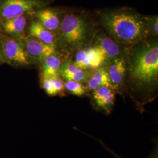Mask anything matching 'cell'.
I'll use <instances>...</instances> for the list:
<instances>
[{
    "instance_id": "1",
    "label": "cell",
    "mask_w": 158,
    "mask_h": 158,
    "mask_svg": "<svg viewBox=\"0 0 158 158\" xmlns=\"http://www.w3.org/2000/svg\"><path fill=\"white\" fill-rule=\"evenodd\" d=\"M100 20L110 36L119 44L133 45L148 35L145 17L132 10L103 12Z\"/></svg>"
},
{
    "instance_id": "2",
    "label": "cell",
    "mask_w": 158,
    "mask_h": 158,
    "mask_svg": "<svg viewBox=\"0 0 158 158\" xmlns=\"http://www.w3.org/2000/svg\"><path fill=\"white\" fill-rule=\"evenodd\" d=\"M130 76L141 89H152L158 80V45L156 42L145 44L134 55L130 65Z\"/></svg>"
},
{
    "instance_id": "3",
    "label": "cell",
    "mask_w": 158,
    "mask_h": 158,
    "mask_svg": "<svg viewBox=\"0 0 158 158\" xmlns=\"http://www.w3.org/2000/svg\"><path fill=\"white\" fill-rule=\"evenodd\" d=\"M92 34L90 23L83 15L68 12L61 20L56 34L57 44L75 47L81 45L90 38Z\"/></svg>"
},
{
    "instance_id": "4",
    "label": "cell",
    "mask_w": 158,
    "mask_h": 158,
    "mask_svg": "<svg viewBox=\"0 0 158 158\" xmlns=\"http://www.w3.org/2000/svg\"><path fill=\"white\" fill-rule=\"evenodd\" d=\"M0 49L4 64L14 68H25L33 63L25 49L22 40L0 33Z\"/></svg>"
},
{
    "instance_id": "5",
    "label": "cell",
    "mask_w": 158,
    "mask_h": 158,
    "mask_svg": "<svg viewBox=\"0 0 158 158\" xmlns=\"http://www.w3.org/2000/svg\"><path fill=\"white\" fill-rule=\"evenodd\" d=\"M53 0H0V19L29 15L48 7Z\"/></svg>"
},
{
    "instance_id": "6",
    "label": "cell",
    "mask_w": 158,
    "mask_h": 158,
    "mask_svg": "<svg viewBox=\"0 0 158 158\" xmlns=\"http://www.w3.org/2000/svg\"><path fill=\"white\" fill-rule=\"evenodd\" d=\"M106 60L102 49L94 45L78 51L73 63L78 68L88 71L100 68Z\"/></svg>"
},
{
    "instance_id": "7",
    "label": "cell",
    "mask_w": 158,
    "mask_h": 158,
    "mask_svg": "<svg viewBox=\"0 0 158 158\" xmlns=\"http://www.w3.org/2000/svg\"><path fill=\"white\" fill-rule=\"evenodd\" d=\"M25 49L32 63L40 64L51 55L57 52V46L47 45L29 36L21 39Z\"/></svg>"
},
{
    "instance_id": "8",
    "label": "cell",
    "mask_w": 158,
    "mask_h": 158,
    "mask_svg": "<svg viewBox=\"0 0 158 158\" xmlns=\"http://www.w3.org/2000/svg\"><path fill=\"white\" fill-rule=\"evenodd\" d=\"M30 17L23 15L12 18L0 19V33L15 39H23L27 36Z\"/></svg>"
},
{
    "instance_id": "9",
    "label": "cell",
    "mask_w": 158,
    "mask_h": 158,
    "mask_svg": "<svg viewBox=\"0 0 158 158\" xmlns=\"http://www.w3.org/2000/svg\"><path fill=\"white\" fill-rule=\"evenodd\" d=\"M31 17L36 19L45 28L56 35L61 20L60 12L57 9L45 7L35 12Z\"/></svg>"
},
{
    "instance_id": "10",
    "label": "cell",
    "mask_w": 158,
    "mask_h": 158,
    "mask_svg": "<svg viewBox=\"0 0 158 158\" xmlns=\"http://www.w3.org/2000/svg\"><path fill=\"white\" fill-rule=\"evenodd\" d=\"M27 35L47 45L57 46L56 35L45 28L36 19L31 17Z\"/></svg>"
},
{
    "instance_id": "11",
    "label": "cell",
    "mask_w": 158,
    "mask_h": 158,
    "mask_svg": "<svg viewBox=\"0 0 158 158\" xmlns=\"http://www.w3.org/2000/svg\"><path fill=\"white\" fill-rule=\"evenodd\" d=\"M127 62L123 57L114 59L108 68L107 72L111 86L114 90H118L124 81L127 73Z\"/></svg>"
},
{
    "instance_id": "12",
    "label": "cell",
    "mask_w": 158,
    "mask_h": 158,
    "mask_svg": "<svg viewBox=\"0 0 158 158\" xmlns=\"http://www.w3.org/2000/svg\"><path fill=\"white\" fill-rule=\"evenodd\" d=\"M93 99L96 106L110 113L115 100V90L110 87H102L93 91Z\"/></svg>"
},
{
    "instance_id": "13",
    "label": "cell",
    "mask_w": 158,
    "mask_h": 158,
    "mask_svg": "<svg viewBox=\"0 0 158 158\" xmlns=\"http://www.w3.org/2000/svg\"><path fill=\"white\" fill-rule=\"evenodd\" d=\"M59 76L66 81H75L81 83L86 82L90 77L88 71L76 66L73 62L65 61L60 69Z\"/></svg>"
},
{
    "instance_id": "14",
    "label": "cell",
    "mask_w": 158,
    "mask_h": 158,
    "mask_svg": "<svg viewBox=\"0 0 158 158\" xmlns=\"http://www.w3.org/2000/svg\"><path fill=\"white\" fill-rule=\"evenodd\" d=\"M62 63V59L57 52L47 57L40 64V77H52L59 76V71Z\"/></svg>"
},
{
    "instance_id": "15",
    "label": "cell",
    "mask_w": 158,
    "mask_h": 158,
    "mask_svg": "<svg viewBox=\"0 0 158 158\" xmlns=\"http://www.w3.org/2000/svg\"><path fill=\"white\" fill-rule=\"evenodd\" d=\"M100 48L104 53L106 59H112L118 57L121 50L119 44L111 37L102 35L96 38V45Z\"/></svg>"
},
{
    "instance_id": "16",
    "label": "cell",
    "mask_w": 158,
    "mask_h": 158,
    "mask_svg": "<svg viewBox=\"0 0 158 158\" xmlns=\"http://www.w3.org/2000/svg\"><path fill=\"white\" fill-rule=\"evenodd\" d=\"M40 84L48 96H62L64 94V82L60 76L52 77H40Z\"/></svg>"
},
{
    "instance_id": "17",
    "label": "cell",
    "mask_w": 158,
    "mask_h": 158,
    "mask_svg": "<svg viewBox=\"0 0 158 158\" xmlns=\"http://www.w3.org/2000/svg\"><path fill=\"white\" fill-rule=\"evenodd\" d=\"M86 82L87 90L93 91L102 87H112L107 70L102 67L96 69Z\"/></svg>"
},
{
    "instance_id": "18",
    "label": "cell",
    "mask_w": 158,
    "mask_h": 158,
    "mask_svg": "<svg viewBox=\"0 0 158 158\" xmlns=\"http://www.w3.org/2000/svg\"><path fill=\"white\" fill-rule=\"evenodd\" d=\"M65 90L74 96H80L85 95L87 89L83 83L75 81H66L64 82Z\"/></svg>"
},
{
    "instance_id": "19",
    "label": "cell",
    "mask_w": 158,
    "mask_h": 158,
    "mask_svg": "<svg viewBox=\"0 0 158 158\" xmlns=\"http://www.w3.org/2000/svg\"><path fill=\"white\" fill-rule=\"evenodd\" d=\"M145 19L148 35L150 34L154 36H157L158 34V16L145 17Z\"/></svg>"
},
{
    "instance_id": "20",
    "label": "cell",
    "mask_w": 158,
    "mask_h": 158,
    "mask_svg": "<svg viewBox=\"0 0 158 158\" xmlns=\"http://www.w3.org/2000/svg\"><path fill=\"white\" fill-rule=\"evenodd\" d=\"M4 64V60H3V58L2 56V54H1V49H0V66Z\"/></svg>"
}]
</instances>
